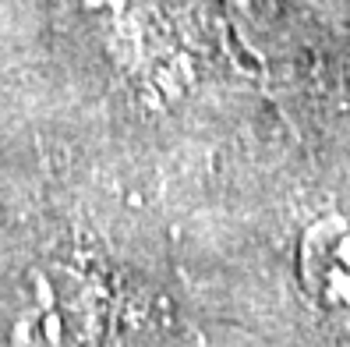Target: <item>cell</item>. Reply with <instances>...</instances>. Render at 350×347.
<instances>
[{"mask_svg":"<svg viewBox=\"0 0 350 347\" xmlns=\"http://www.w3.org/2000/svg\"><path fill=\"white\" fill-rule=\"evenodd\" d=\"M304 283L315 309L350 337V223L325 220L304 237Z\"/></svg>","mask_w":350,"mask_h":347,"instance_id":"1","label":"cell"}]
</instances>
